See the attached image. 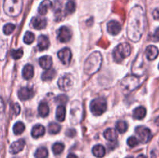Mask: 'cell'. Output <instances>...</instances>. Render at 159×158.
Masks as SVG:
<instances>
[{"mask_svg":"<svg viewBox=\"0 0 159 158\" xmlns=\"http://www.w3.org/2000/svg\"><path fill=\"white\" fill-rule=\"evenodd\" d=\"M145 27V15L144 10L139 6L134 7L129 14L127 35L133 42L139 41Z\"/></svg>","mask_w":159,"mask_h":158,"instance_id":"1","label":"cell"},{"mask_svg":"<svg viewBox=\"0 0 159 158\" xmlns=\"http://www.w3.org/2000/svg\"><path fill=\"white\" fill-rule=\"evenodd\" d=\"M102 62V57L98 51H95L90 54L85 60L84 71L88 75H93L100 68Z\"/></svg>","mask_w":159,"mask_h":158,"instance_id":"2","label":"cell"},{"mask_svg":"<svg viewBox=\"0 0 159 158\" xmlns=\"http://www.w3.org/2000/svg\"><path fill=\"white\" fill-rule=\"evenodd\" d=\"M23 5V0H4L3 9L8 15L16 17L21 13Z\"/></svg>","mask_w":159,"mask_h":158,"instance_id":"3","label":"cell"},{"mask_svg":"<svg viewBox=\"0 0 159 158\" xmlns=\"http://www.w3.org/2000/svg\"><path fill=\"white\" fill-rule=\"evenodd\" d=\"M130 53H131V47H130V45L128 43H120L113 50V59L117 63H120L124 59L130 56Z\"/></svg>","mask_w":159,"mask_h":158,"instance_id":"4","label":"cell"},{"mask_svg":"<svg viewBox=\"0 0 159 158\" xmlns=\"http://www.w3.org/2000/svg\"><path fill=\"white\" fill-rule=\"evenodd\" d=\"M141 84V80L138 76L129 75L124 77L121 82L123 91L125 94L130 93L136 89Z\"/></svg>","mask_w":159,"mask_h":158,"instance_id":"5","label":"cell"},{"mask_svg":"<svg viewBox=\"0 0 159 158\" xmlns=\"http://www.w3.org/2000/svg\"><path fill=\"white\" fill-rule=\"evenodd\" d=\"M107 108V100L104 98L93 99L90 103V110L94 116H101L106 112Z\"/></svg>","mask_w":159,"mask_h":158,"instance_id":"6","label":"cell"},{"mask_svg":"<svg viewBox=\"0 0 159 158\" xmlns=\"http://www.w3.org/2000/svg\"><path fill=\"white\" fill-rule=\"evenodd\" d=\"M70 113H71V123L77 124L78 122H80L82 116V108L79 101H75L74 102H72Z\"/></svg>","mask_w":159,"mask_h":158,"instance_id":"7","label":"cell"},{"mask_svg":"<svg viewBox=\"0 0 159 158\" xmlns=\"http://www.w3.org/2000/svg\"><path fill=\"white\" fill-rule=\"evenodd\" d=\"M59 88L62 91H69L73 86V77L71 74H67L61 76L57 81Z\"/></svg>","mask_w":159,"mask_h":158,"instance_id":"8","label":"cell"},{"mask_svg":"<svg viewBox=\"0 0 159 158\" xmlns=\"http://www.w3.org/2000/svg\"><path fill=\"white\" fill-rule=\"evenodd\" d=\"M135 133L138 135L139 140L142 143H146L149 142L152 137L151 130L144 126H138L135 129Z\"/></svg>","mask_w":159,"mask_h":158,"instance_id":"9","label":"cell"},{"mask_svg":"<svg viewBox=\"0 0 159 158\" xmlns=\"http://www.w3.org/2000/svg\"><path fill=\"white\" fill-rule=\"evenodd\" d=\"M71 30L68 29L67 26H61L59 28L58 32H57V39L61 43H66L68 42L71 38Z\"/></svg>","mask_w":159,"mask_h":158,"instance_id":"10","label":"cell"},{"mask_svg":"<svg viewBox=\"0 0 159 158\" xmlns=\"http://www.w3.org/2000/svg\"><path fill=\"white\" fill-rule=\"evenodd\" d=\"M57 56H58L61 61L65 65L69 64V63L71 62V57H72L71 50L68 47L63 48L62 50H59L58 53H57Z\"/></svg>","mask_w":159,"mask_h":158,"instance_id":"11","label":"cell"},{"mask_svg":"<svg viewBox=\"0 0 159 158\" xmlns=\"http://www.w3.org/2000/svg\"><path fill=\"white\" fill-rule=\"evenodd\" d=\"M34 95V91L32 88H27V87H23L21 88L18 91V97L20 100L26 101L31 99Z\"/></svg>","mask_w":159,"mask_h":158,"instance_id":"12","label":"cell"},{"mask_svg":"<svg viewBox=\"0 0 159 158\" xmlns=\"http://www.w3.org/2000/svg\"><path fill=\"white\" fill-rule=\"evenodd\" d=\"M107 29L111 35L115 36L117 35L120 32L122 29V26H121L120 23H118L116 20H111L107 24Z\"/></svg>","mask_w":159,"mask_h":158,"instance_id":"13","label":"cell"},{"mask_svg":"<svg viewBox=\"0 0 159 158\" xmlns=\"http://www.w3.org/2000/svg\"><path fill=\"white\" fill-rule=\"evenodd\" d=\"M25 146V140L24 139H19L18 141L12 143L9 147V152L12 154H16L20 153V151L23 150Z\"/></svg>","mask_w":159,"mask_h":158,"instance_id":"14","label":"cell"},{"mask_svg":"<svg viewBox=\"0 0 159 158\" xmlns=\"http://www.w3.org/2000/svg\"><path fill=\"white\" fill-rule=\"evenodd\" d=\"M31 24L32 26L36 29H44L47 26V20L44 18H40V17H34L31 20Z\"/></svg>","mask_w":159,"mask_h":158,"instance_id":"15","label":"cell"},{"mask_svg":"<svg viewBox=\"0 0 159 158\" xmlns=\"http://www.w3.org/2000/svg\"><path fill=\"white\" fill-rule=\"evenodd\" d=\"M158 49L154 45H150L146 48L145 54L149 60H154L158 56Z\"/></svg>","mask_w":159,"mask_h":158,"instance_id":"16","label":"cell"},{"mask_svg":"<svg viewBox=\"0 0 159 158\" xmlns=\"http://www.w3.org/2000/svg\"><path fill=\"white\" fill-rule=\"evenodd\" d=\"M38 43H37V47H38L39 50H44L48 49V46H50L49 39L48 37L44 35H40L38 37L37 40Z\"/></svg>","mask_w":159,"mask_h":158,"instance_id":"17","label":"cell"},{"mask_svg":"<svg viewBox=\"0 0 159 158\" xmlns=\"http://www.w3.org/2000/svg\"><path fill=\"white\" fill-rule=\"evenodd\" d=\"M52 58L50 56H43L39 59V64L43 69L48 70L52 66Z\"/></svg>","mask_w":159,"mask_h":158,"instance_id":"18","label":"cell"},{"mask_svg":"<svg viewBox=\"0 0 159 158\" xmlns=\"http://www.w3.org/2000/svg\"><path fill=\"white\" fill-rule=\"evenodd\" d=\"M45 133V128L43 125H40V124H37V125H34L31 131V135L34 138H39L40 136H43Z\"/></svg>","mask_w":159,"mask_h":158,"instance_id":"19","label":"cell"},{"mask_svg":"<svg viewBox=\"0 0 159 158\" xmlns=\"http://www.w3.org/2000/svg\"><path fill=\"white\" fill-rule=\"evenodd\" d=\"M52 7V2L50 0H43L40 5L39 6L38 8V12L39 14L42 15H46L48 12V9H51Z\"/></svg>","mask_w":159,"mask_h":158,"instance_id":"20","label":"cell"},{"mask_svg":"<svg viewBox=\"0 0 159 158\" xmlns=\"http://www.w3.org/2000/svg\"><path fill=\"white\" fill-rule=\"evenodd\" d=\"M34 67L31 64H26L23 69V77L26 80H30L34 77Z\"/></svg>","mask_w":159,"mask_h":158,"instance_id":"21","label":"cell"},{"mask_svg":"<svg viewBox=\"0 0 159 158\" xmlns=\"http://www.w3.org/2000/svg\"><path fill=\"white\" fill-rule=\"evenodd\" d=\"M104 137L106 139L110 141V142H114L117 139V135H116V132L114 129H107L103 133Z\"/></svg>","mask_w":159,"mask_h":158,"instance_id":"22","label":"cell"},{"mask_svg":"<svg viewBox=\"0 0 159 158\" xmlns=\"http://www.w3.org/2000/svg\"><path fill=\"white\" fill-rule=\"evenodd\" d=\"M146 108L143 106H139L133 112V116L135 119H142L146 116Z\"/></svg>","mask_w":159,"mask_h":158,"instance_id":"23","label":"cell"},{"mask_svg":"<svg viewBox=\"0 0 159 158\" xmlns=\"http://www.w3.org/2000/svg\"><path fill=\"white\" fill-rule=\"evenodd\" d=\"M92 151H93V155H94L95 156L99 158L103 157L104 155H105L106 153L105 148H104L103 146L101 145V144H98V145L94 146Z\"/></svg>","mask_w":159,"mask_h":158,"instance_id":"24","label":"cell"},{"mask_svg":"<svg viewBox=\"0 0 159 158\" xmlns=\"http://www.w3.org/2000/svg\"><path fill=\"white\" fill-rule=\"evenodd\" d=\"M65 114H66V110L64 105H59L57 106L56 110V119L59 122H63L65 119Z\"/></svg>","mask_w":159,"mask_h":158,"instance_id":"25","label":"cell"},{"mask_svg":"<svg viewBox=\"0 0 159 158\" xmlns=\"http://www.w3.org/2000/svg\"><path fill=\"white\" fill-rule=\"evenodd\" d=\"M38 113L41 117L45 118L49 114V107L46 102H41L38 107Z\"/></svg>","mask_w":159,"mask_h":158,"instance_id":"26","label":"cell"},{"mask_svg":"<svg viewBox=\"0 0 159 158\" xmlns=\"http://www.w3.org/2000/svg\"><path fill=\"white\" fill-rule=\"evenodd\" d=\"M56 75V71L54 69H48L46 70L42 74L41 78L42 80L47 81H51Z\"/></svg>","mask_w":159,"mask_h":158,"instance_id":"27","label":"cell"},{"mask_svg":"<svg viewBox=\"0 0 159 158\" xmlns=\"http://www.w3.org/2000/svg\"><path fill=\"white\" fill-rule=\"evenodd\" d=\"M116 130L119 132L120 133H124L128 129V125L125 121L120 120L116 122Z\"/></svg>","mask_w":159,"mask_h":158,"instance_id":"28","label":"cell"},{"mask_svg":"<svg viewBox=\"0 0 159 158\" xmlns=\"http://www.w3.org/2000/svg\"><path fill=\"white\" fill-rule=\"evenodd\" d=\"M61 125L56 122H51L48 125V132L50 134H57L60 132Z\"/></svg>","mask_w":159,"mask_h":158,"instance_id":"29","label":"cell"},{"mask_svg":"<svg viewBox=\"0 0 159 158\" xmlns=\"http://www.w3.org/2000/svg\"><path fill=\"white\" fill-rule=\"evenodd\" d=\"M25 130V125L22 122H17L13 125V133L16 135H20Z\"/></svg>","mask_w":159,"mask_h":158,"instance_id":"30","label":"cell"},{"mask_svg":"<svg viewBox=\"0 0 159 158\" xmlns=\"http://www.w3.org/2000/svg\"><path fill=\"white\" fill-rule=\"evenodd\" d=\"M48 156V151L45 147H40L36 150V158H47Z\"/></svg>","mask_w":159,"mask_h":158,"instance_id":"31","label":"cell"},{"mask_svg":"<svg viewBox=\"0 0 159 158\" xmlns=\"http://www.w3.org/2000/svg\"><path fill=\"white\" fill-rule=\"evenodd\" d=\"M64 149H65V145L62 143H56L52 147L53 153L55 155H59L60 153H61Z\"/></svg>","mask_w":159,"mask_h":158,"instance_id":"32","label":"cell"},{"mask_svg":"<svg viewBox=\"0 0 159 158\" xmlns=\"http://www.w3.org/2000/svg\"><path fill=\"white\" fill-rule=\"evenodd\" d=\"M34 40H35V37H34V34L32 32H30V31L26 32L24 37H23V41L25 42V43L30 44L34 41Z\"/></svg>","mask_w":159,"mask_h":158,"instance_id":"33","label":"cell"},{"mask_svg":"<svg viewBox=\"0 0 159 158\" xmlns=\"http://www.w3.org/2000/svg\"><path fill=\"white\" fill-rule=\"evenodd\" d=\"M76 9V5L75 2L73 1H69L68 2H67L66 6H65V10L68 13L71 14L75 11Z\"/></svg>","mask_w":159,"mask_h":158,"instance_id":"34","label":"cell"},{"mask_svg":"<svg viewBox=\"0 0 159 158\" xmlns=\"http://www.w3.org/2000/svg\"><path fill=\"white\" fill-rule=\"evenodd\" d=\"M23 55V51L22 49L18 50H11V57L15 60H18L20 59Z\"/></svg>","mask_w":159,"mask_h":158,"instance_id":"35","label":"cell"},{"mask_svg":"<svg viewBox=\"0 0 159 158\" xmlns=\"http://www.w3.org/2000/svg\"><path fill=\"white\" fill-rule=\"evenodd\" d=\"M16 26L14 24H12V23H7L3 27V32H4L6 35H9V34H11L13 32Z\"/></svg>","mask_w":159,"mask_h":158,"instance_id":"36","label":"cell"},{"mask_svg":"<svg viewBox=\"0 0 159 158\" xmlns=\"http://www.w3.org/2000/svg\"><path fill=\"white\" fill-rule=\"evenodd\" d=\"M68 97L65 94H59L55 99V102L58 104H61V105H65L67 103V102H68Z\"/></svg>","mask_w":159,"mask_h":158,"instance_id":"37","label":"cell"},{"mask_svg":"<svg viewBox=\"0 0 159 158\" xmlns=\"http://www.w3.org/2000/svg\"><path fill=\"white\" fill-rule=\"evenodd\" d=\"M138 143H139V141L135 136H130L127 139V144L130 147H136V146L138 145Z\"/></svg>","mask_w":159,"mask_h":158,"instance_id":"38","label":"cell"},{"mask_svg":"<svg viewBox=\"0 0 159 158\" xmlns=\"http://www.w3.org/2000/svg\"><path fill=\"white\" fill-rule=\"evenodd\" d=\"M55 20L57 21H60L64 19V13L61 10V7H58L55 9V13H54Z\"/></svg>","mask_w":159,"mask_h":158,"instance_id":"39","label":"cell"},{"mask_svg":"<svg viewBox=\"0 0 159 158\" xmlns=\"http://www.w3.org/2000/svg\"><path fill=\"white\" fill-rule=\"evenodd\" d=\"M12 116H18L20 112V106L18 103H15L11 107Z\"/></svg>","mask_w":159,"mask_h":158,"instance_id":"40","label":"cell"},{"mask_svg":"<svg viewBox=\"0 0 159 158\" xmlns=\"http://www.w3.org/2000/svg\"><path fill=\"white\" fill-rule=\"evenodd\" d=\"M98 45L100 46H102V47H103V48H107L109 46V45H110V43H109L108 40H107L106 39L102 38V40H100L99 42H98Z\"/></svg>","mask_w":159,"mask_h":158,"instance_id":"41","label":"cell"},{"mask_svg":"<svg viewBox=\"0 0 159 158\" xmlns=\"http://www.w3.org/2000/svg\"><path fill=\"white\" fill-rule=\"evenodd\" d=\"M65 134L68 137H73L76 135V130L75 129H68L66 133H65Z\"/></svg>","mask_w":159,"mask_h":158,"instance_id":"42","label":"cell"},{"mask_svg":"<svg viewBox=\"0 0 159 158\" xmlns=\"http://www.w3.org/2000/svg\"><path fill=\"white\" fill-rule=\"evenodd\" d=\"M3 112H4V104H3L2 99L0 97V119L2 117Z\"/></svg>","mask_w":159,"mask_h":158,"instance_id":"43","label":"cell"},{"mask_svg":"<svg viewBox=\"0 0 159 158\" xmlns=\"http://www.w3.org/2000/svg\"><path fill=\"white\" fill-rule=\"evenodd\" d=\"M152 15H153V17L155 20H159V8H156V9L153 11Z\"/></svg>","mask_w":159,"mask_h":158,"instance_id":"44","label":"cell"},{"mask_svg":"<svg viewBox=\"0 0 159 158\" xmlns=\"http://www.w3.org/2000/svg\"><path fill=\"white\" fill-rule=\"evenodd\" d=\"M153 37H154V40H159V27L157 28L156 30H155V33H154L153 35Z\"/></svg>","mask_w":159,"mask_h":158,"instance_id":"45","label":"cell"},{"mask_svg":"<svg viewBox=\"0 0 159 158\" xmlns=\"http://www.w3.org/2000/svg\"><path fill=\"white\" fill-rule=\"evenodd\" d=\"M67 158H79V157H78L75 154H74V153H69V154L68 155V156H67Z\"/></svg>","mask_w":159,"mask_h":158,"instance_id":"46","label":"cell"},{"mask_svg":"<svg viewBox=\"0 0 159 158\" xmlns=\"http://www.w3.org/2000/svg\"><path fill=\"white\" fill-rule=\"evenodd\" d=\"M155 124H156L157 125H158V126H159V116L158 118H157L156 119H155Z\"/></svg>","mask_w":159,"mask_h":158,"instance_id":"47","label":"cell"},{"mask_svg":"<svg viewBox=\"0 0 159 158\" xmlns=\"http://www.w3.org/2000/svg\"><path fill=\"white\" fill-rule=\"evenodd\" d=\"M137 158H146V156H144V155L141 154V155H139V156H138V157H137Z\"/></svg>","mask_w":159,"mask_h":158,"instance_id":"48","label":"cell"},{"mask_svg":"<svg viewBox=\"0 0 159 158\" xmlns=\"http://www.w3.org/2000/svg\"><path fill=\"white\" fill-rule=\"evenodd\" d=\"M125 158H134V157L132 156H127V157H125Z\"/></svg>","mask_w":159,"mask_h":158,"instance_id":"49","label":"cell"},{"mask_svg":"<svg viewBox=\"0 0 159 158\" xmlns=\"http://www.w3.org/2000/svg\"><path fill=\"white\" fill-rule=\"evenodd\" d=\"M158 69H159V64H158Z\"/></svg>","mask_w":159,"mask_h":158,"instance_id":"50","label":"cell"}]
</instances>
